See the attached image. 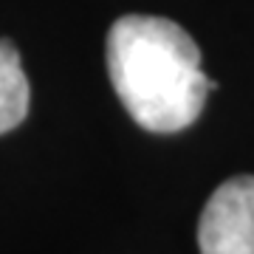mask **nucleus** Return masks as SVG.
I'll list each match as a JSON object with an SVG mask.
<instances>
[{
	"mask_svg": "<svg viewBox=\"0 0 254 254\" xmlns=\"http://www.w3.org/2000/svg\"><path fill=\"white\" fill-rule=\"evenodd\" d=\"M200 254H254V175H235L212 192L198 223Z\"/></svg>",
	"mask_w": 254,
	"mask_h": 254,
	"instance_id": "obj_2",
	"label": "nucleus"
},
{
	"mask_svg": "<svg viewBox=\"0 0 254 254\" xmlns=\"http://www.w3.org/2000/svg\"><path fill=\"white\" fill-rule=\"evenodd\" d=\"M31 102V88L20 65V51L0 37V136L23 125Z\"/></svg>",
	"mask_w": 254,
	"mask_h": 254,
	"instance_id": "obj_3",
	"label": "nucleus"
},
{
	"mask_svg": "<svg viewBox=\"0 0 254 254\" xmlns=\"http://www.w3.org/2000/svg\"><path fill=\"white\" fill-rule=\"evenodd\" d=\"M108 73L125 110L150 133H178L200 116L218 85L200 71V48L178 23L125 14L108 31Z\"/></svg>",
	"mask_w": 254,
	"mask_h": 254,
	"instance_id": "obj_1",
	"label": "nucleus"
}]
</instances>
